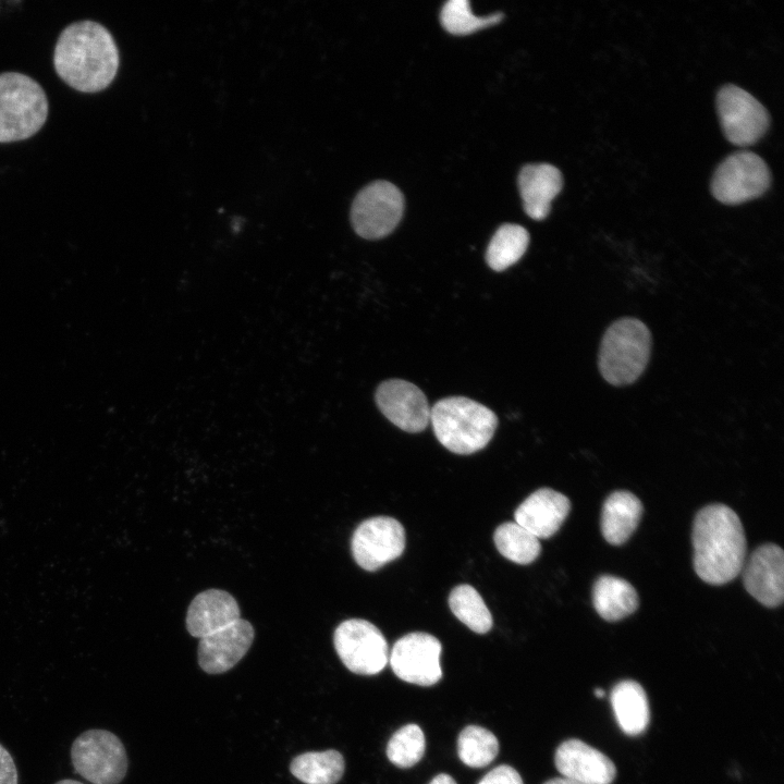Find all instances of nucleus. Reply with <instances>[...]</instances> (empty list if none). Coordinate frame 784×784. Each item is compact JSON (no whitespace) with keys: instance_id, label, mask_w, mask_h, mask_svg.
<instances>
[{"instance_id":"f257e3e1","label":"nucleus","mask_w":784,"mask_h":784,"mask_svg":"<svg viewBox=\"0 0 784 784\" xmlns=\"http://www.w3.org/2000/svg\"><path fill=\"white\" fill-rule=\"evenodd\" d=\"M53 64L60 78L72 88L97 93L114 79L120 57L111 33L97 22L84 20L61 32Z\"/></svg>"},{"instance_id":"f03ea898","label":"nucleus","mask_w":784,"mask_h":784,"mask_svg":"<svg viewBox=\"0 0 784 784\" xmlns=\"http://www.w3.org/2000/svg\"><path fill=\"white\" fill-rule=\"evenodd\" d=\"M694 568L710 585H724L743 569L746 537L737 514L724 504H710L693 526Z\"/></svg>"},{"instance_id":"7ed1b4c3","label":"nucleus","mask_w":784,"mask_h":784,"mask_svg":"<svg viewBox=\"0 0 784 784\" xmlns=\"http://www.w3.org/2000/svg\"><path fill=\"white\" fill-rule=\"evenodd\" d=\"M430 421L439 442L456 454H471L483 449L498 426V418L490 408L464 396L438 401L430 411Z\"/></svg>"},{"instance_id":"20e7f679","label":"nucleus","mask_w":784,"mask_h":784,"mask_svg":"<svg viewBox=\"0 0 784 784\" xmlns=\"http://www.w3.org/2000/svg\"><path fill=\"white\" fill-rule=\"evenodd\" d=\"M651 352V334L635 318L613 322L605 331L599 351L598 366L605 381L626 385L636 381L646 369Z\"/></svg>"},{"instance_id":"39448f33","label":"nucleus","mask_w":784,"mask_h":784,"mask_svg":"<svg viewBox=\"0 0 784 784\" xmlns=\"http://www.w3.org/2000/svg\"><path fill=\"white\" fill-rule=\"evenodd\" d=\"M42 87L19 72L0 73V143L26 139L36 134L48 117Z\"/></svg>"},{"instance_id":"423d86ee","label":"nucleus","mask_w":784,"mask_h":784,"mask_svg":"<svg viewBox=\"0 0 784 784\" xmlns=\"http://www.w3.org/2000/svg\"><path fill=\"white\" fill-rule=\"evenodd\" d=\"M74 770L93 784H119L126 775L128 761L121 739L107 730H88L71 746Z\"/></svg>"},{"instance_id":"0eeeda50","label":"nucleus","mask_w":784,"mask_h":784,"mask_svg":"<svg viewBox=\"0 0 784 784\" xmlns=\"http://www.w3.org/2000/svg\"><path fill=\"white\" fill-rule=\"evenodd\" d=\"M770 183V170L763 159L742 150L719 164L712 176L711 192L720 203L738 205L764 194Z\"/></svg>"},{"instance_id":"6e6552de","label":"nucleus","mask_w":784,"mask_h":784,"mask_svg":"<svg viewBox=\"0 0 784 784\" xmlns=\"http://www.w3.org/2000/svg\"><path fill=\"white\" fill-rule=\"evenodd\" d=\"M333 645L346 669L358 675L378 674L389 661L383 634L366 620L342 622L334 630Z\"/></svg>"},{"instance_id":"1a4fd4ad","label":"nucleus","mask_w":784,"mask_h":784,"mask_svg":"<svg viewBox=\"0 0 784 784\" xmlns=\"http://www.w3.org/2000/svg\"><path fill=\"white\" fill-rule=\"evenodd\" d=\"M403 210L402 192L390 182L376 181L356 195L351 209L352 225L364 238H382L396 228Z\"/></svg>"},{"instance_id":"9d476101","label":"nucleus","mask_w":784,"mask_h":784,"mask_svg":"<svg viewBox=\"0 0 784 784\" xmlns=\"http://www.w3.org/2000/svg\"><path fill=\"white\" fill-rule=\"evenodd\" d=\"M716 109L723 133L734 145H752L769 127L767 109L751 94L736 85L727 84L719 90Z\"/></svg>"},{"instance_id":"9b49d317","label":"nucleus","mask_w":784,"mask_h":784,"mask_svg":"<svg viewBox=\"0 0 784 784\" xmlns=\"http://www.w3.org/2000/svg\"><path fill=\"white\" fill-rule=\"evenodd\" d=\"M405 549V530L393 517L376 516L360 523L351 540L355 562L368 572H375L402 555Z\"/></svg>"},{"instance_id":"f8f14e48","label":"nucleus","mask_w":784,"mask_h":784,"mask_svg":"<svg viewBox=\"0 0 784 784\" xmlns=\"http://www.w3.org/2000/svg\"><path fill=\"white\" fill-rule=\"evenodd\" d=\"M441 651L438 638L416 632L401 637L393 645L389 661L400 679L419 686H432L442 677Z\"/></svg>"},{"instance_id":"ddd939ff","label":"nucleus","mask_w":784,"mask_h":784,"mask_svg":"<svg viewBox=\"0 0 784 784\" xmlns=\"http://www.w3.org/2000/svg\"><path fill=\"white\" fill-rule=\"evenodd\" d=\"M376 402L381 413L406 432H420L430 421L427 399L412 382L401 379L382 382L376 391Z\"/></svg>"},{"instance_id":"4468645a","label":"nucleus","mask_w":784,"mask_h":784,"mask_svg":"<svg viewBox=\"0 0 784 784\" xmlns=\"http://www.w3.org/2000/svg\"><path fill=\"white\" fill-rule=\"evenodd\" d=\"M253 625L243 618L200 638L198 664L208 674L231 670L246 654L254 640Z\"/></svg>"},{"instance_id":"2eb2a0df","label":"nucleus","mask_w":784,"mask_h":784,"mask_svg":"<svg viewBox=\"0 0 784 784\" xmlns=\"http://www.w3.org/2000/svg\"><path fill=\"white\" fill-rule=\"evenodd\" d=\"M746 590L761 604L775 608L784 597V553L781 547L767 543L750 555L743 574Z\"/></svg>"},{"instance_id":"dca6fc26","label":"nucleus","mask_w":784,"mask_h":784,"mask_svg":"<svg viewBox=\"0 0 784 784\" xmlns=\"http://www.w3.org/2000/svg\"><path fill=\"white\" fill-rule=\"evenodd\" d=\"M554 763L564 777L583 784H611L616 776L615 764L608 756L577 738L556 748Z\"/></svg>"},{"instance_id":"f3484780","label":"nucleus","mask_w":784,"mask_h":784,"mask_svg":"<svg viewBox=\"0 0 784 784\" xmlns=\"http://www.w3.org/2000/svg\"><path fill=\"white\" fill-rule=\"evenodd\" d=\"M571 510L566 495L550 488L531 493L514 512L515 523L538 539L552 537L562 526Z\"/></svg>"},{"instance_id":"a211bd4d","label":"nucleus","mask_w":784,"mask_h":784,"mask_svg":"<svg viewBox=\"0 0 784 784\" xmlns=\"http://www.w3.org/2000/svg\"><path fill=\"white\" fill-rule=\"evenodd\" d=\"M240 618V607L229 592L209 589L192 600L186 614V628L193 637L204 638Z\"/></svg>"},{"instance_id":"6ab92c4d","label":"nucleus","mask_w":784,"mask_h":784,"mask_svg":"<svg viewBox=\"0 0 784 784\" xmlns=\"http://www.w3.org/2000/svg\"><path fill=\"white\" fill-rule=\"evenodd\" d=\"M563 177L558 168L549 163H534L522 168L518 187L525 212L535 220L544 219L551 201L560 193Z\"/></svg>"},{"instance_id":"aec40b11","label":"nucleus","mask_w":784,"mask_h":784,"mask_svg":"<svg viewBox=\"0 0 784 784\" xmlns=\"http://www.w3.org/2000/svg\"><path fill=\"white\" fill-rule=\"evenodd\" d=\"M642 514L640 500L629 491H614L603 503L601 531L613 546L626 542L638 526Z\"/></svg>"},{"instance_id":"412c9836","label":"nucleus","mask_w":784,"mask_h":784,"mask_svg":"<svg viewBox=\"0 0 784 784\" xmlns=\"http://www.w3.org/2000/svg\"><path fill=\"white\" fill-rule=\"evenodd\" d=\"M610 700L616 721L625 734L636 736L646 731L650 711L640 684L630 679L617 683L611 691Z\"/></svg>"},{"instance_id":"4be33fe9","label":"nucleus","mask_w":784,"mask_h":784,"mask_svg":"<svg viewBox=\"0 0 784 784\" xmlns=\"http://www.w3.org/2000/svg\"><path fill=\"white\" fill-rule=\"evenodd\" d=\"M592 602L602 618L608 622H615L637 610L638 595L627 580L603 575L593 585Z\"/></svg>"},{"instance_id":"5701e85b","label":"nucleus","mask_w":784,"mask_h":784,"mask_svg":"<svg viewBox=\"0 0 784 784\" xmlns=\"http://www.w3.org/2000/svg\"><path fill=\"white\" fill-rule=\"evenodd\" d=\"M344 769V758L335 749L304 752L290 763L292 775L304 784H336Z\"/></svg>"},{"instance_id":"b1692460","label":"nucleus","mask_w":784,"mask_h":784,"mask_svg":"<svg viewBox=\"0 0 784 784\" xmlns=\"http://www.w3.org/2000/svg\"><path fill=\"white\" fill-rule=\"evenodd\" d=\"M529 244V234L518 224H502L492 236L486 253L489 267L502 271L520 259Z\"/></svg>"},{"instance_id":"393cba45","label":"nucleus","mask_w":784,"mask_h":784,"mask_svg":"<svg viewBox=\"0 0 784 784\" xmlns=\"http://www.w3.org/2000/svg\"><path fill=\"white\" fill-rule=\"evenodd\" d=\"M493 540L498 551L516 564H530L541 552L539 539L515 522L501 524Z\"/></svg>"},{"instance_id":"a878e982","label":"nucleus","mask_w":784,"mask_h":784,"mask_svg":"<svg viewBox=\"0 0 784 784\" xmlns=\"http://www.w3.org/2000/svg\"><path fill=\"white\" fill-rule=\"evenodd\" d=\"M452 613L477 634L488 633L493 624L492 615L479 592L470 585L456 586L449 596Z\"/></svg>"},{"instance_id":"bb28decb","label":"nucleus","mask_w":784,"mask_h":784,"mask_svg":"<svg viewBox=\"0 0 784 784\" xmlns=\"http://www.w3.org/2000/svg\"><path fill=\"white\" fill-rule=\"evenodd\" d=\"M457 754L464 764L470 768H483L498 756L499 742L489 730L468 725L458 735Z\"/></svg>"},{"instance_id":"cd10ccee","label":"nucleus","mask_w":784,"mask_h":784,"mask_svg":"<svg viewBox=\"0 0 784 784\" xmlns=\"http://www.w3.org/2000/svg\"><path fill=\"white\" fill-rule=\"evenodd\" d=\"M426 740L417 724H406L399 728L387 745L388 759L399 768H411L420 761L425 754Z\"/></svg>"},{"instance_id":"c85d7f7f","label":"nucleus","mask_w":784,"mask_h":784,"mask_svg":"<svg viewBox=\"0 0 784 784\" xmlns=\"http://www.w3.org/2000/svg\"><path fill=\"white\" fill-rule=\"evenodd\" d=\"M503 17L502 13H494L488 16H476L471 13L467 0H450L441 11L440 21L443 28L454 35H467L478 29L499 23Z\"/></svg>"},{"instance_id":"c756f323","label":"nucleus","mask_w":784,"mask_h":784,"mask_svg":"<svg viewBox=\"0 0 784 784\" xmlns=\"http://www.w3.org/2000/svg\"><path fill=\"white\" fill-rule=\"evenodd\" d=\"M478 784H523V780L513 767L501 764L489 771Z\"/></svg>"},{"instance_id":"7c9ffc66","label":"nucleus","mask_w":784,"mask_h":784,"mask_svg":"<svg viewBox=\"0 0 784 784\" xmlns=\"http://www.w3.org/2000/svg\"><path fill=\"white\" fill-rule=\"evenodd\" d=\"M17 770L10 752L0 744V784H17Z\"/></svg>"},{"instance_id":"2f4dec72","label":"nucleus","mask_w":784,"mask_h":784,"mask_svg":"<svg viewBox=\"0 0 784 784\" xmlns=\"http://www.w3.org/2000/svg\"><path fill=\"white\" fill-rule=\"evenodd\" d=\"M429 784H456V782L451 775L446 773H440L436 775Z\"/></svg>"},{"instance_id":"473e14b6","label":"nucleus","mask_w":784,"mask_h":784,"mask_svg":"<svg viewBox=\"0 0 784 784\" xmlns=\"http://www.w3.org/2000/svg\"><path fill=\"white\" fill-rule=\"evenodd\" d=\"M543 784H583V783H579L575 780L562 776V777L551 779V780L544 782Z\"/></svg>"},{"instance_id":"72a5a7b5","label":"nucleus","mask_w":784,"mask_h":784,"mask_svg":"<svg viewBox=\"0 0 784 784\" xmlns=\"http://www.w3.org/2000/svg\"><path fill=\"white\" fill-rule=\"evenodd\" d=\"M54 784H83V783L78 782L76 780H72V779H64V780L56 782Z\"/></svg>"},{"instance_id":"f704fd0d","label":"nucleus","mask_w":784,"mask_h":784,"mask_svg":"<svg viewBox=\"0 0 784 784\" xmlns=\"http://www.w3.org/2000/svg\"><path fill=\"white\" fill-rule=\"evenodd\" d=\"M595 695L598 698H602L604 696V691L601 688H597V689H595Z\"/></svg>"}]
</instances>
